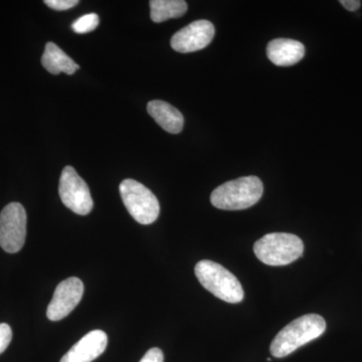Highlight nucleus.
Masks as SVG:
<instances>
[{"instance_id": "obj_1", "label": "nucleus", "mask_w": 362, "mask_h": 362, "mask_svg": "<svg viewBox=\"0 0 362 362\" xmlns=\"http://www.w3.org/2000/svg\"><path fill=\"white\" fill-rule=\"evenodd\" d=\"M326 322L317 314L295 319L278 333L272 342L270 351L276 358H282L293 354L307 343L320 337L325 332Z\"/></svg>"}, {"instance_id": "obj_2", "label": "nucleus", "mask_w": 362, "mask_h": 362, "mask_svg": "<svg viewBox=\"0 0 362 362\" xmlns=\"http://www.w3.org/2000/svg\"><path fill=\"white\" fill-rule=\"evenodd\" d=\"M263 192V182L259 177L245 176L216 187L211 195V202L223 211H240L256 204Z\"/></svg>"}, {"instance_id": "obj_3", "label": "nucleus", "mask_w": 362, "mask_h": 362, "mask_svg": "<svg viewBox=\"0 0 362 362\" xmlns=\"http://www.w3.org/2000/svg\"><path fill=\"white\" fill-rule=\"evenodd\" d=\"M197 280L218 299L228 303H240L244 299L242 284L233 274L216 262L204 259L194 269Z\"/></svg>"}, {"instance_id": "obj_4", "label": "nucleus", "mask_w": 362, "mask_h": 362, "mask_svg": "<svg viewBox=\"0 0 362 362\" xmlns=\"http://www.w3.org/2000/svg\"><path fill=\"white\" fill-rule=\"evenodd\" d=\"M257 258L269 266H286L301 258L304 244L297 235L287 233H272L254 245Z\"/></svg>"}, {"instance_id": "obj_5", "label": "nucleus", "mask_w": 362, "mask_h": 362, "mask_svg": "<svg viewBox=\"0 0 362 362\" xmlns=\"http://www.w3.org/2000/svg\"><path fill=\"white\" fill-rule=\"evenodd\" d=\"M121 197L128 213L137 223L150 225L158 218L160 204L151 190L134 180L121 182Z\"/></svg>"}, {"instance_id": "obj_6", "label": "nucleus", "mask_w": 362, "mask_h": 362, "mask_svg": "<svg viewBox=\"0 0 362 362\" xmlns=\"http://www.w3.org/2000/svg\"><path fill=\"white\" fill-rule=\"evenodd\" d=\"M59 194L62 202L74 213L87 216L92 211L94 202L89 187L71 166L63 169L59 178Z\"/></svg>"}, {"instance_id": "obj_7", "label": "nucleus", "mask_w": 362, "mask_h": 362, "mask_svg": "<svg viewBox=\"0 0 362 362\" xmlns=\"http://www.w3.org/2000/svg\"><path fill=\"white\" fill-rule=\"evenodd\" d=\"M26 213L18 202L7 204L0 213V247L9 254L20 252L25 243Z\"/></svg>"}, {"instance_id": "obj_8", "label": "nucleus", "mask_w": 362, "mask_h": 362, "mask_svg": "<svg viewBox=\"0 0 362 362\" xmlns=\"http://www.w3.org/2000/svg\"><path fill=\"white\" fill-rule=\"evenodd\" d=\"M83 294L84 284L78 278H68L59 283L47 307V318L51 321L66 318L80 303Z\"/></svg>"}, {"instance_id": "obj_9", "label": "nucleus", "mask_w": 362, "mask_h": 362, "mask_svg": "<svg viewBox=\"0 0 362 362\" xmlns=\"http://www.w3.org/2000/svg\"><path fill=\"white\" fill-rule=\"evenodd\" d=\"M214 37V26L211 21H195L178 30L170 44L175 51L187 54L204 49L211 44Z\"/></svg>"}, {"instance_id": "obj_10", "label": "nucleus", "mask_w": 362, "mask_h": 362, "mask_svg": "<svg viewBox=\"0 0 362 362\" xmlns=\"http://www.w3.org/2000/svg\"><path fill=\"white\" fill-rule=\"evenodd\" d=\"M108 337L102 330H93L63 356L59 362H92L104 354Z\"/></svg>"}, {"instance_id": "obj_11", "label": "nucleus", "mask_w": 362, "mask_h": 362, "mask_svg": "<svg viewBox=\"0 0 362 362\" xmlns=\"http://www.w3.org/2000/svg\"><path fill=\"white\" fill-rule=\"evenodd\" d=\"M267 56L274 65L289 66L299 63L305 56V47L290 39H276L269 42Z\"/></svg>"}, {"instance_id": "obj_12", "label": "nucleus", "mask_w": 362, "mask_h": 362, "mask_svg": "<svg viewBox=\"0 0 362 362\" xmlns=\"http://www.w3.org/2000/svg\"><path fill=\"white\" fill-rule=\"evenodd\" d=\"M147 111L149 115L156 120V122L163 128L166 132L171 134H178L183 129L185 118L173 105L154 100L147 105Z\"/></svg>"}, {"instance_id": "obj_13", "label": "nucleus", "mask_w": 362, "mask_h": 362, "mask_svg": "<svg viewBox=\"0 0 362 362\" xmlns=\"http://www.w3.org/2000/svg\"><path fill=\"white\" fill-rule=\"evenodd\" d=\"M42 65L52 75H59V73L73 75L78 69H80V66L54 42H47L45 45L44 54L42 57Z\"/></svg>"}, {"instance_id": "obj_14", "label": "nucleus", "mask_w": 362, "mask_h": 362, "mask_svg": "<svg viewBox=\"0 0 362 362\" xmlns=\"http://www.w3.org/2000/svg\"><path fill=\"white\" fill-rule=\"evenodd\" d=\"M149 4L151 20L157 23L181 18L187 11V4L183 0H151Z\"/></svg>"}, {"instance_id": "obj_15", "label": "nucleus", "mask_w": 362, "mask_h": 362, "mask_svg": "<svg viewBox=\"0 0 362 362\" xmlns=\"http://www.w3.org/2000/svg\"><path fill=\"white\" fill-rule=\"evenodd\" d=\"M98 25H99V16L96 13H88L78 18L71 25V28L77 33H88L96 30Z\"/></svg>"}, {"instance_id": "obj_16", "label": "nucleus", "mask_w": 362, "mask_h": 362, "mask_svg": "<svg viewBox=\"0 0 362 362\" xmlns=\"http://www.w3.org/2000/svg\"><path fill=\"white\" fill-rule=\"evenodd\" d=\"M13 339V330L6 323H0V354L6 351Z\"/></svg>"}, {"instance_id": "obj_17", "label": "nucleus", "mask_w": 362, "mask_h": 362, "mask_svg": "<svg viewBox=\"0 0 362 362\" xmlns=\"http://www.w3.org/2000/svg\"><path fill=\"white\" fill-rule=\"evenodd\" d=\"M45 4L54 11H64L77 6L78 1V0H45Z\"/></svg>"}, {"instance_id": "obj_18", "label": "nucleus", "mask_w": 362, "mask_h": 362, "mask_svg": "<svg viewBox=\"0 0 362 362\" xmlns=\"http://www.w3.org/2000/svg\"><path fill=\"white\" fill-rule=\"evenodd\" d=\"M164 356L161 349L154 347V349H149L142 357L141 361L139 362H163Z\"/></svg>"}, {"instance_id": "obj_19", "label": "nucleus", "mask_w": 362, "mask_h": 362, "mask_svg": "<svg viewBox=\"0 0 362 362\" xmlns=\"http://www.w3.org/2000/svg\"><path fill=\"white\" fill-rule=\"evenodd\" d=\"M340 4L349 11H356L361 6L359 0H340Z\"/></svg>"}]
</instances>
